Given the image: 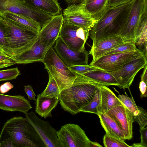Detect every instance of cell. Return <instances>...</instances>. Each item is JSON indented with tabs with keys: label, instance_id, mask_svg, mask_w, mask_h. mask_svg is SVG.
<instances>
[{
	"label": "cell",
	"instance_id": "obj_5",
	"mask_svg": "<svg viewBox=\"0 0 147 147\" xmlns=\"http://www.w3.org/2000/svg\"><path fill=\"white\" fill-rule=\"evenodd\" d=\"M8 47L14 56L30 49L38 38V33L5 20Z\"/></svg>",
	"mask_w": 147,
	"mask_h": 147
},
{
	"label": "cell",
	"instance_id": "obj_18",
	"mask_svg": "<svg viewBox=\"0 0 147 147\" xmlns=\"http://www.w3.org/2000/svg\"><path fill=\"white\" fill-rule=\"evenodd\" d=\"M45 48L39 38L29 50L21 54L12 57L17 64H26L36 62H42L45 55Z\"/></svg>",
	"mask_w": 147,
	"mask_h": 147
},
{
	"label": "cell",
	"instance_id": "obj_19",
	"mask_svg": "<svg viewBox=\"0 0 147 147\" xmlns=\"http://www.w3.org/2000/svg\"><path fill=\"white\" fill-rule=\"evenodd\" d=\"M125 41L117 35L105 38L92 44L89 54L92 57L91 62L94 61L105 53L123 43Z\"/></svg>",
	"mask_w": 147,
	"mask_h": 147
},
{
	"label": "cell",
	"instance_id": "obj_38",
	"mask_svg": "<svg viewBox=\"0 0 147 147\" xmlns=\"http://www.w3.org/2000/svg\"><path fill=\"white\" fill-rule=\"evenodd\" d=\"M24 89L29 100L36 101V94L34 92L32 86L30 85L24 86Z\"/></svg>",
	"mask_w": 147,
	"mask_h": 147
},
{
	"label": "cell",
	"instance_id": "obj_41",
	"mask_svg": "<svg viewBox=\"0 0 147 147\" xmlns=\"http://www.w3.org/2000/svg\"><path fill=\"white\" fill-rule=\"evenodd\" d=\"M0 147H16V146L12 140L8 138L0 142Z\"/></svg>",
	"mask_w": 147,
	"mask_h": 147
},
{
	"label": "cell",
	"instance_id": "obj_43",
	"mask_svg": "<svg viewBox=\"0 0 147 147\" xmlns=\"http://www.w3.org/2000/svg\"><path fill=\"white\" fill-rule=\"evenodd\" d=\"M144 68V70L142 74L141 75V81H143L146 83H147V66L146 65Z\"/></svg>",
	"mask_w": 147,
	"mask_h": 147
},
{
	"label": "cell",
	"instance_id": "obj_37",
	"mask_svg": "<svg viewBox=\"0 0 147 147\" xmlns=\"http://www.w3.org/2000/svg\"><path fill=\"white\" fill-rule=\"evenodd\" d=\"M141 142L139 143H134L131 147H147V127L140 129Z\"/></svg>",
	"mask_w": 147,
	"mask_h": 147
},
{
	"label": "cell",
	"instance_id": "obj_9",
	"mask_svg": "<svg viewBox=\"0 0 147 147\" xmlns=\"http://www.w3.org/2000/svg\"><path fill=\"white\" fill-rule=\"evenodd\" d=\"M62 147H88L91 140L85 131L78 125L67 123L57 132Z\"/></svg>",
	"mask_w": 147,
	"mask_h": 147
},
{
	"label": "cell",
	"instance_id": "obj_30",
	"mask_svg": "<svg viewBox=\"0 0 147 147\" xmlns=\"http://www.w3.org/2000/svg\"><path fill=\"white\" fill-rule=\"evenodd\" d=\"M7 28L5 20L0 16V49L12 57L13 55L9 50L7 39Z\"/></svg>",
	"mask_w": 147,
	"mask_h": 147
},
{
	"label": "cell",
	"instance_id": "obj_32",
	"mask_svg": "<svg viewBox=\"0 0 147 147\" xmlns=\"http://www.w3.org/2000/svg\"><path fill=\"white\" fill-rule=\"evenodd\" d=\"M137 48L133 41L126 40L123 43L107 52L102 56L111 54L134 51L136 50Z\"/></svg>",
	"mask_w": 147,
	"mask_h": 147
},
{
	"label": "cell",
	"instance_id": "obj_35",
	"mask_svg": "<svg viewBox=\"0 0 147 147\" xmlns=\"http://www.w3.org/2000/svg\"><path fill=\"white\" fill-rule=\"evenodd\" d=\"M68 67L74 72L80 74H82L94 70L105 71L99 68L91 65L90 64L86 65H72Z\"/></svg>",
	"mask_w": 147,
	"mask_h": 147
},
{
	"label": "cell",
	"instance_id": "obj_20",
	"mask_svg": "<svg viewBox=\"0 0 147 147\" xmlns=\"http://www.w3.org/2000/svg\"><path fill=\"white\" fill-rule=\"evenodd\" d=\"M131 113L134 122H137L140 129L147 125V113L146 110L137 105L132 96L129 97L123 94H119L117 97Z\"/></svg>",
	"mask_w": 147,
	"mask_h": 147
},
{
	"label": "cell",
	"instance_id": "obj_34",
	"mask_svg": "<svg viewBox=\"0 0 147 147\" xmlns=\"http://www.w3.org/2000/svg\"><path fill=\"white\" fill-rule=\"evenodd\" d=\"M20 74L18 67L0 70V81L16 79Z\"/></svg>",
	"mask_w": 147,
	"mask_h": 147
},
{
	"label": "cell",
	"instance_id": "obj_7",
	"mask_svg": "<svg viewBox=\"0 0 147 147\" xmlns=\"http://www.w3.org/2000/svg\"><path fill=\"white\" fill-rule=\"evenodd\" d=\"M143 55H144V52L137 48L134 51L102 56L91 62L90 65L110 73L119 70L132 59Z\"/></svg>",
	"mask_w": 147,
	"mask_h": 147
},
{
	"label": "cell",
	"instance_id": "obj_17",
	"mask_svg": "<svg viewBox=\"0 0 147 147\" xmlns=\"http://www.w3.org/2000/svg\"><path fill=\"white\" fill-rule=\"evenodd\" d=\"M30 102L21 95L12 96L0 93V109L4 111H18L26 115L32 108Z\"/></svg>",
	"mask_w": 147,
	"mask_h": 147
},
{
	"label": "cell",
	"instance_id": "obj_27",
	"mask_svg": "<svg viewBox=\"0 0 147 147\" xmlns=\"http://www.w3.org/2000/svg\"><path fill=\"white\" fill-rule=\"evenodd\" d=\"M109 0H82V3L91 15L99 20L108 7Z\"/></svg>",
	"mask_w": 147,
	"mask_h": 147
},
{
	"label": "cell",
	"instance_id": "obj_16",
	"mask_svg": "<svg viewBox=\"0 0 147 147\" xmlns=\"http://www.w3.org/2000/svg\"><path fill=\"white\" fill-rule=\"evenodd\" d=\"M105 113L117 122L123 131L125 140L132 139L134 121L131 114L124 105L114 107Z\"/></svg>",
	"mask_w": 147,
	"mask_h": 147
},
{
	"label": "cell",
	"instance_id": "obj_28",
	"mask_svg": "<svg viewBox=\"0 0 147 147\" xmlns=\"http://www.w3.org/2000/svg\"><path fill=\"white\" fill-rule=\"evenodd\" d=\"M100 85L106 86L114 85L118 86L119 84L114 77L109 73L105 71L94 70L82 74Z\"/></svg>",
	"mask_w": 147,
	"mask_h": 147
},
{
	"label": "cell",
	"instance_id": "obj_13",
	"mask_svg": "<svg viewBox=\"0 0 147 147\" xmlns=\"http://www.w3.org/2000/svg\"><path fill=\"white\" fill-rule=\"evenodd\" d=\"M146 2L147 0H133L126 24L119 35L125 41L135 42L144 7Z\"/></svg>",
	"mask_w": 147,
	"mask_h": 147
},
{
	"label": "cell",
	"instance_id": "obj_40",
	"mask_svg": "<svg viewBox=\"0 0 147 147\" xmlns=\"http://www.w3.org/2000/svg\"><path fill=\"white\" fill-rule=\"evenodd\" d=\"M132 0H109L108 7H115L128 3Z\"/></svg>",
	"mask_w": 147,
	"mask_h": 147
},
{
	"label": "cell",
	"instance_id": "obj_45",
	"mask_svg": "<svg viewBox=\"0 0 147 147\" xmlns=\"http://www.w3.org/2000/svg\"><path fill=\"white\" fill-rule=\"evenodd\" d=\"M82 0H65L69 4H77L81 2Z\"/></svg>",
	"mask_w": 147,
	"mask_h": 147
},
{
	"label": "cell",
	"instance_id": "obj_10",
	"mask_svg": "<svg viewBox=\"0 0 147 147\" xmlns=\"http://www.w3.org/2000/svg\"><path fill=\"white\" fill-rule=\"evenodd\" d=\"M144 55L138 57L128 62L119 70L109 73L115 79L121 89L129 88L137 73L147 65Z\"/></svg>",
	"mask_w": 147,
	"mask_h": 147
},
{
	"label": "cell",
	"instance_id": "obj_11",
	"mask_svg": "<svg viewBox=\"0 0 147 147\" xmlns=\"http://www.w3.org/2000/svg\"><path fill=\"white\" fill-rule=\"evenodd\" d=\"M89 34V31L82 28L63 22L59 37L69 48L81 51L85 49V44Z\"/></svg>",
	"mask_w": 147,
	"mask_h": 147
},
{
	"label": "cell",
	"instance_id": "obj_3",
	"mask_svg": "<svg viewBox=\"0 0 147 147\" xmlns=\"http://www.w3.org/2000/svg\"><path fill=\"white\" fill-rule=\"evenodd\" d=\"M11 139L16 147H46L39 134L26 117H15L4 123L0 134V142Z\"/></svg>",
	"mask_w": 147,
	"mask_h": 147
},
{
	"label": "cell",
	"instance_id": "obj_1",
	"mask_svg": "<svg viewBox=\"0 0 147 147\" xmlns=\"http://www.w3.org/2000/svg\"><path fill=\"white\" fill-rule=\"evenodd\" d=\"M133 0L125 4L109 7L90 31L93 44L103 39L119 35L124 28Z\"/></svg>",
	"mask_w": 147,
	"mask_h": 147
},
{
	"label": "cell",
	"instance_id": "obj_31",
	"mask_svg": "<svg viewBox=\"0 0 147 147\" xmlns=\"http://www.w3.org/2000/svg\"><path fill=\"white\" fill-rule=\"evenodd\" d=\"M59 91L57 84L53 77L49 74V81L45 90L41 94L43 96L59 98Z\"/></svg>",
	"mask_w": 147,
	"mask_h": 147
},
{
	"label": "cell",
	"instance_id": "obj_44",
	"mask_svg": "<svg viewBox=\"0 0 147 147\" xmlns=\"http://www.w3.org/2000/svg\"><path fill=\"white\" fill-rule=\"evenodd\" d=\"M102 147V146L99 143L96 142L91 141L90 142L88 147Z\"/></svg>",
	"mask_w": 147,
	"mask_h": 147
},
{
	"label": "cell",
	"instance_id": "obj_21",
	"mask_svg": "<svg viewBox=\"0 0 147 147\" xmlns=\"http://www.w3.org/2000/svg\"><path fill=\"white\" fill-rule=\"evenodd\" d=\"M98 87L100 94V101L98 109V113H105L114 107L124 105L109 88L102 85H100Z\"/></svg>",
	"mask_w": 147,
	"mask_h": 147
},
{
	"label": "cell",
	"instance_id": "obj_15",
	"mask_svg": "<svg viewBox=\"0 0 147 147\" xmlns=\"http://www.w3.org/2000/svg\"><path fill=\"white\" fill-rule=\"evenodd\" d=\"M54 49L59 58L68 67L88 65V52L85 49L76 51L69 48L59 37L56 42Z\"/></svg>",
	"mask_w": 147,
	"mask_h": 147
},
{
	"label": "cell",
	"instance_id": "obj_24",
	"mask_svg": "<svg viewBox=\"0 0 147 147\" xmlns=\"http://www.w3.org/2000/svg\"><path fill=\"white\" fill-rule=\"evenodd\" d=\"M28 5L52 16L61 13L62 8L57 0H23Z\"/></svg>",
	"mask_w": 147,
	"mask_h": 147
},
{
	"label": "cell",
	"instance_id": "obj_33",
	"mask_svg": "<svg viewBox=\"0 0 147 147\" xmlns=\"http://www.w3.org/2000/svg\"><path fill=\"white\" fill-rule=\"evenodd\" d=\"M124 140L109 136L106 134L103 138V144L106 147H131Z\"/></svg>",
	"mask_w": 147,
	"mask_h": 147
},
{
	"label": "cell",
	"instance_id": "obj_14",
	"mask_svg": "<svg viewBox=\"0 0 147 147\" xmlns=\"http://www.w3.org/2000/svg\"><path fill=\"white\" fill-rule=\"evenodd\" d=\"M63 23L61 13L53 16L41 28L38 33V38L40 43L45 47V55L59 38Z\"/></svg>",
	"mask_w": 147,
	"mask_h": 147
},
{
	"label": "cell",
	"instance_id": "obj_8",
	"mask_svg": "<svg viewBox=\"0 0 147 147\" xmlns=\"http://www.w3.org/2000/svg\"><path fill=\"white\" fill-rule=\"evenodd\" d=\"M62 16L63 22L89 31L97 21L88 13L82 3L69 4L63 10Z\"/></svg>",
	"mask_w": 147,
	"mask_h": 147
},
{
	"label": "cell",
	"instance_id": "obj_42",
	"mask_svg": "<svg viewBox=\"0 0 147 147\" xmlns=\"http://www.w3.org/2000/svg\"><path fill=\"white\" fill-rule=\"evenodd\" d=\"M147 84L143 81L140 82L139 88L140 92V97L142 98L147 96Z\"/></svg>",
	"mask_w": 147,
	"mask_h": 147
},
{
	"label": "cell",
	"instance_id": "obj_22",
	"mask_svg": "<svg viewBox=\"0 0 147 147\" xmlns=\"http://www.w3.org/2000/svg\"><path fill=\"white\" fill-rule=\"evenodd\" d=\"M5 20L39 33L40 25L33 20L22 14L6 11L2 16Z\"/></svg>",
	"mask_w": 147,
	"mask_h": 147
},
{
	"label": "cell",
	"instance_id": "obj_6",
	"mask_svg": "<svg viewBox=\"0 0 147 147\" xmlns=\"http://www.w3.org/2000/svg\"><path fill=\"white\" fill-rule=\"evenodd\" d=\"M6 11L20 14L33 20L42 27L53 16L31 7L23 0H0V16Z\"/></svg>",
	"mask_w": 147,
	"mask_h": 147
},
{
	"label": "cell",
	"instance_id": "obj_29",
	"mask_svg": "<svg viewBox=\"0 0 147 147\" xmlns=\"http://www.w3.org/2000/svg\"><path fill=\"white\" fill-rule=\"evenodd\" d=\"M99 86V85H98ZM100 101V94L98 86L97 87L94 95L87 105L83 107L80 112L98 114V109Z\"/></svg>",
	"mask_w": 147,
	"mask_h": 147
},
{
	"label": "cell",
	"instance_id": "obj_26",
	"mask_svg": "<svg viewBox=\"0 0 147 147\" xmlns=\"http://www.w3.org/2000/svg\"><path fill=\"white\" fill-rule=\"evenodd\" d=\"M97 115L106 134L119 139L125 140L123 131L113 118L105 113H99Z\"/></svg>",
	"mask_w": 147,
	"mask_h": 147
},
{
	"label": "cell",
	"instance_id": "obj_2",
	"mask_svg": "<svg viewBox=\"0 0 147 147\" xmlns=\"http://www.w3.org/2000/svg\"><path fill=\"white\" fill-rule=\"evenodd\" d=\"M100 85L84 75L78 74L76 83L59 93V100L61 108L73 115L80 112L93 97Z\"/></svg>",
	"mask_w": 147,
	"mask_h": 147
},
{
	"label": "cell",
	"instance_id": "obj_4",
	"mask_svg": "<svg viewBox=\"0 0 147 147\" xmlns=\"http://www.w3.org/2000/svg\"><path fill=\"white\" fill-rule=\"evenodd\" d=\"M42 62L48 74L55 80L60 92L73 86L77 73L70 69L62 61L53 47L46 53Z\"/></svg>",
	"mask_w": 147,
	"mask_h": 147
},
{
	"label": "cell",
	"instance_id": "obj_46",
	"mask_svg": "<svg viewBox=\"0 0 147 147\" xmlns=\"http://www.w3.org/2000/svg\"><path fill=\"white\" fill-rule=\"evenodd\" d=\"M57 0V1H58V0Z\"/></svg>",
	"mask_w": 147,
	"mask_h": 147
},
{
	"label": "cell",
	"instance_id": "obj_25",
	"mask_svg": "<svg viewBox=\"0 0 147 147\" xmlns=\"http://www.w3.org/2000/svg\"><path fill=\"white\" fill-rule=\"evenodd\" d=\"M134 43L137 48L142 51L147 58V2L144 7Z\"/></svg>",
	"mask_w": 147,
	"mask_h": 147
},
{
	"label": "cell",
	"instance_id": "obj_39",
	"mask_svg": "<svg viewBox=\"0 0 147 147\" xmlns=\"http://www.w3.org/2000/svg\"><path fill=\"white\" fill-rule=\"evenodd\" d=\"M13 87V85L10 82H6L0 86V93L2 94L6 93Z\"/></svg>",
	"mask_w": 147,
	"mask_h": 147
},
{
	"label": "cell",
	"instance_id": "obj_23",
	"mask_svg": "<svg viewBox=\"0 0 147 147\" xmlns=\"http://www.w3.org/2000/svg\"><path fill=\"white\" fill-rule=\"evenodd\" d=\"M59 101L58 98H50L39 94L35 101V111L45 119L52 117V111L57 106Z\"/></svg>",
	"mask_w": 147,
	"mask_h": 147
},
{
	"label": "cell",
	"instance_id": "obj_36",
	"mask_svg": "<svg viewBox=\"0 0 147 147\" xmlns=\"http://www.w3.org/2000/svg\"><path fill=\"white\" fill-rule=\"evenodd\" d=\"M16 64L11 56L0 49V69L7 67Z\"/></svg>",
	"mask_w": 147,
	"mask_h": 147
},
{
	"label": "cell",
	"instance_id": "obj_12",
	"mask_svg": "<svg viewBox=\"0 0 147 147\" xmlns=\"http://www.w3.org/2000/svg\"><path fill=\"white\" fill-rule=\"evenodd\" d=\"M25 117L36 130L46 147H62L57 136V131L49 121L40 119L33 111L28 113Z\"/></svg>",
	"mask_w": 147,
	"mask_h": 147
}]
</instances>
